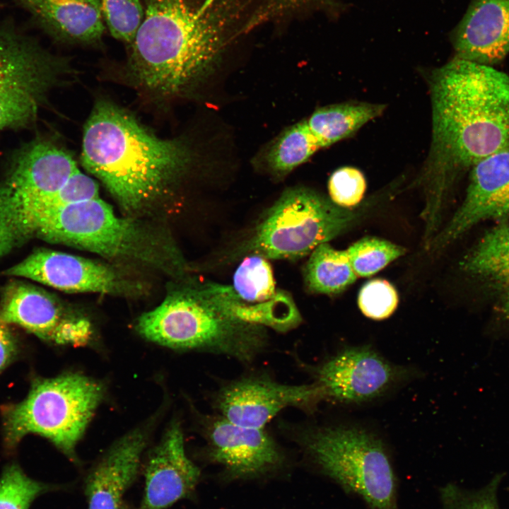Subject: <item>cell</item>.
<instances>
[{"label": "cell", "mask_w": 509, "mask_h": 509, "mask_svg": "<svg viewBox=\"0 0 509 509\" xmlns=\"http://www.w3.org/2000/svg\"><path fill=\"white\" fill-rule=\"evenodd\" d=\"M433 134L423 175L421 216L440 227L449 192L476 163L509 148V76L491 66L454 57L430 78Z\"/></svg>", "instance_id": "6da1fadb"}, {"label": "cell", "mask_w": 509, "mask_h": 509, "mask_svg": "<svg viewBox=\"0 0 509 509\" xmlns=\"http://www.w3.org/2000/svg\"><path fill=\"white\" fill-rule=\"evenodd\" d=\"M247 1L144 0V17L129 45L131 76L158 96L192 88L220 60Z\"/></svg>", "instance_id": "7a4b0ae2"}, {"label": "cell", "mask_w": 509, "mask_h": 509, "mask_svg": "<svg viewBox=\"0 0 509 509\" xmlns=\"http://www.w3.org/2000/svg\"><path fill=\"white\" fill-rule=\"evenodd\" d=\"M81 160L127 213L146 211L186 172L187 145L155 135L116 104L96 103L83 129Z\"/></svg>", "instance_id": "3957f363"}, {"label": "cell", "mask_w": 509, "mask_h": 509, "mask_svg": "<svg viewBox=\"0 0 509 509\" xmlns=\"http://www.w3.org/2000/svg\"><path fill=\"white\" fill-rule=\"evenodd\" d=\"M136 327L146 339L169 348L222 354L242 363L252 362L268 342L264 327L230 312L216 283L187 277L143 314Z\"/></svg>", "instance_id": "277c9868"}, {"label": "cell", "mask_w": 509, "mask_h": 509, "mask_svg": "<svg viewBox=\"0 0 509 509\" xmlns=\"http://www.w3.org/2000/svg\"><path fill=\"white\" fill-rule=\"evenodd\" d=\"M35 236L161 271L178 281L187 277V262L170 234L131 216H118L100 197L49 216L40 223Z\"/></svg>", "instance_id": "5b68a950"}, {"label": "cell", "mask_w": 509, "mask_h": 509, "mask_svg": "<svg viewBox=\"0 0 509 509\" xmlns=\"http://www.w3.org/2000/svg\"><path fill=\"white\" fill-rule=\"evenodd\" d=\"M103 394V386L77 373L33 381L28 396L6 408V443L15 446L30 433L43 436L74 462L75 447Z\"/></svg>", "instance_id": "8992f818"}, {"label": "cell", "mask_w": 509, "mask_h": 509, "mask_svg": "<svg viewBox=\"0 0 509 509\" xmlns=\"http://www.w3.org/2000/svg\"><path fill=\"white\" fill-rule=\"evenodd\" d=\"M364 211L339 206L310 189H289L266 212L240 250L267 259H299L350 229Z\"/></svg>", "instance_id": "52a82bcc"}, {"label": "cell", "mask_w": 509, "mask_h": 509, "mask_svg": "<svg viewBox=\"0 0 509 509\" xmlns=\"http://www.w3.org/2000/svg\"><path fill=\"white\" fill-rule=\"evenodd\" d=\"M307 452L326 475L372 509H398L397 479L378 436L353 426L317 428L304 438Z\"/></svg>", "instance_id": "ba28073f"}, {"label": "cell", "mask_w": 509, "mask_h": 509, "mask_svg": "<svg viewBox=\"0 0 509 509\" xmlns=\"http://www.w3.org/2000/svg\"><path fill=\"white\" fill-rule=\"evenodd\" d=\"M67 68L66 59L11 23H0V131L33 126Z\"/></svg>", "instance_id": "9c48e42d"}, {"label": "cell", "mask_w": 509, "mask_h": 509, "mask_svg": "<svg viewBox=\"0 0 509 509\" xmlns=\"http://www.w3.org/2000/svg\"><path fill=\"white\" fill-rule=\"evenodd\" d=\"M79 170L71 153L45 137L21 146L0 182V230L33 203L59 191Z\"/></svg>", "instance_id": "30bf717a"}, {"label": "cell", "mask_w": 509, "mask_h": 509, "mask_svg": "<svg viewBox=\"0 0 509 509\" xmlns=\"http://www.w3.org/2000/svg\"><path fill=\"white\" fill-rule=\"evenodd\" d=\"M66 292L132 296L141 294V282L106 263L50 250H37L2 272Z\"/></svg>", "instance_id": "8fae6325"}, {"label": "cell", "mask_w": 509, "mask_h": 509, "mask_svg": "<svg viewBox=\"0 0 509 509\" xmlns=\"http://www.w3.org/2000/svg\"><path fill=\"white\" fill-rule=\"evenodd\" d=\"M0 319L60 345L84 346L93 337L91 323L84 315L47 291L18 281L2 290Z\"/></svg>", "instance_id": "7c38bea8"}, {"label": "cell", "mask_w": 509, "mask_h": 509, "mask_svg": "<svg viewBox=\"0 0 509 509\" xmlns=\"http://www.w3.org/2000/svg\"><path fill=\"white\" fill-rule=\"evenodd\" d=\"M216 287L226 308L242 320L278 331L300 322L292 297L277 288L271 264L262 256L246 257L235 270L233 285L216 283Z\"/></svg>", "instance_id": "4fadbf2b"}, {"label": "cell", "mask_w": 509, "mask_h": 509, "mask_svg": "<svg viewBox=\"0 0 509 509\" xmlns=\"http://www.w3.org/2000/svg\"><path fill=\"white\" fill-rule=\"evenodd\" d=\"M325 399L322 387L312 385H286L266 378H245L223 387L216 406L228 421L245 427L264 428L288 407L310 410Z\"/></svg>", "instance_id": "5bb4252c"}, {"label": "cell", "mask_w": 509, "mask_h": 509, "mask_svg": "<svg viewBox=\"0 0 509 509\" xmlns=\"http://www.w3.org/2000/svg\"><path fill=\"white\" fill-rule=\"evenodd\" d=\"M408 371L390 363L368 346L339 352L317 370L325 398L343 403L374 399L406 378Z\"/></svg>", "instance_id": "9a60e30c"}, {"label": "cell", "mask_w": 509, "mask_h": 509, "mask_svg": "<svg viewBox=\"0 0 509 509\" xmlns=\"http://www.w3.org/2000/svg\"><path fill=\"white\" fill-rule=\"evenodd\" d=\"M509 216V148L496 152L469 170L464 201L428 249L443 250L478 223Z\"/></svg>", "instance_id": "2e32d148"}, {"label": "cell", "mask_w": 509, "mask_h": 509, "mask_svg": "<svg viewBox=\"0 0 509 509\" xmlns=\"http://www.w3.org/2000/svg\"><path fill=\"white\" fill-rule=\"evenodd\" d=\"M204 424L209 457L232 477L259 476L283 463L279 447L264 428L239 426L220 415L205 419Z\"/></svg>", "instance_id": "e0dca14e"}, {"label": "cell", "mask_w": 509, "mask_h": 509, "mask_svg": "<svg viewBox=\"0 0 509 509\" xmlns=\"http://www.w3.org/2000/svg\"><path fill=\"white\" fill-rule=\"evenodd\" d=\"M140 509H165L194 490L199 468L187 456L180 425L174 423L150 452Z\"/></svg>", "instance_id": "ac0fdd59"}, {"label": "cell", "mask_w": 509, "mask_h": 509, "mask_svg": "<svg viewBox=\"0 0 509 509\" xmlns=\"http://www.w3.org/2000/svg\"><path fill=\"white\" fill-rule=\"evenodd\" d=\"M455 57L493 66L509 54V0H472L453 35Z\"/></svg>", "instance_id": "d6986e66"}, {"label": "cell", "mask_w": 509, "mask_h": 509, "mask_svg": "<svg viewBox=\"0 0 509 509\" xmlns=\"http://www.w3.org/2000/svg\"><path fill=\"white\" fill-rule=\"evenodd\" d=\"M146 435L134 431L117 442L85 479L88 509H121L125 492L135 481Z\"/></svg>", "instance_id": "ffe728a7"}, {"label": "cell", "mask_w": 509, "mask_h": 509, "mask_svg": "<svg viewBox=\"0 0 509 509\" xmlns=\"http://www.w3.org/2000/svg\"><path fill=\"white\" fill-rule=\"evenodd\" d=\"M56 41L95 45L105 33L100 0H13Z\"/></svg>", "instance_id": "44dd1931"}, {"label": "cell", "mask_w": 509, "mask_h": 509, "mask_svg": "<svg viewBox=\"0 0 509 509\" xmlns=\"http://www.w3.org/2000/svg\"><path fill=\"white\" fill-rule=\"evenodd\" d=\"M462 271L488 289L505 293L509 290V220L488 230L460 262Z\"/></svg>", "instance_id": "7402d4cb"}, {"label": "cell", "mask_w": 509, "mask_h": 509, "mask_svg": "<svg viewBox=\"0 0 509 509\" xmlns=\"http://www.w3.org/2000/svg\"><path fill=\"white\" fill-rule=\"evenodd\" d=\"M384 110L380 104L343 103L319 108L305 121L322 148L351 135Z\"/></svg>", "instance_id": "603a6c76"}, {"label": "cell", "mask_w": 509, "mask_h": 509, "mask_svg": "<svg viewBox=\"0 0 509 509\" xmlns=\"http://www.w3.org/2000/svg\"><path fill=\"white\" fill-rule=\"evenodd\" d=\"M346 251L337 250L328 242L318 245L303 269L306 288L315 293L337 294L356 279Z\"/></svg>", "instance_id": "cb8c5ba5"}, {"label": "cell", "mask_w": 509, "mask_h": 509, "mask_svg": "<svg viewBox=\"0 0 509 509\" xmlns=\"http://www.w3.org/2000/svg\"><path fill=\"white\" fill-rule=\"evenodd\" d=\"M320 148L303 119L285 130L273 143L266 156L267 164L275 175H285Z\"/></svg>", "instance_id": "d4e9b609"}, {"label": "cell", "mask_w": 509, "mask_h": 509, "mask_svg": "<svg viewBox=\"0 0 509 509\" xmlns=\"http://www.w3.org/2000/svg\"><path fill=\"white\" fill-rule=\"evenodd\" d=\"M346 251L357 276H370L405 252L399 245L373 237L358 240Z\"/></svg>", "instance_id": "484cf974"}, {"label": "cell", "mask_w": 509, "mask_h": 509, "mask_svg": "<svg viewBox=\"0 0 509 509\" xmlns=\"http://www.w3.org/2000/svg\"><path fill=\"white\" fill-rule=\"evenodd\" d=\"M53 488L29 478L18 465H9L0 478V509H28L36 497Z\"/></svg>", "instance_id": "4316f807"}, {"label": "cell", "mask_w": 509, "mask_h": 509, "mask_svg": "<svg viewBox=\"0 0 509 509\" xmlns=\"http://www.w3.org/2000/svg\"><path fill=\"white\" fill-rule=\"evenodd\" d=\"M105 23L112 37L129 45L144 17L140 0H100Z\"/></svg>", "instance_id": "83f0119b"}, {"label": "cell", "mask_w": 509, "mask_h": 509, "mask_svg": "<svg viewBox=\"0 0 509 509\" xmlns=\"http://www.w3.org/2000/svg\"><path fill=\"white\" fill-rule=\"evenodd\" d=\"M501 477L497 475L486 486L473 491L447 486L442 491L445 509H499L498 489Z\"/></svg>", "instance_id": "f1b7e54d"}, {"label": "cell", "mask_w": 509, "mask_h": 509, "mask_svg": "<svg viewBox=\"0 0 509 509\" xmlns=\"http://www.w3.org/2000/svg\"><path fill=\"white\" fill-rule=\"evenodd\" d=\"M358 303L366 317L383 320L390 316L396 309L398 296L394 288L388 281L374 279L361 288Z\"/></svg>", "instance_id": "f546056e"}, {"label": "cell", "mask_w": 509, "mask_h": 509, "mask_svg": "<svg viewBox=\"0 0 509 509\" xmlns=\"http://www.w3.org/2000/svg\"><path fill=\"white\" fill-rule=\"evenodd\" d=\"M366 182L363 173L353 167L335 170L328 182L330 199L337 205L350 208L358 204L363 197Z\"/></svg>", "instance_id": "4dcf8cb0"}, {"label": "cell", "mask_w": 509, "mask_h": 509, "mask_svg": "<svg viewBox=\"0 0 509 509\" xmlns=\"http://www.w3.org/2000/svg\"><path fill=\"white\" fill-rule=\"evenodd\" d=\"M319 0H262L247 21L249 29L305 8Z\"/></svg>", "instance_id": "1f68e13d"}, {"label": "cell", "mask_w": 509, "mask_h": 509, "mask_svg": "<svg viewBox=\"0 0 509 509\" xmlns=\"http://www.w3.org/2000/svg\"><path fill=\"white\" fill-rule=\"evenodd\" d=\"M17 351L14 336L7 324L0 319V373L13 361Z\"/></svg>", "instance_id": "d6a6232c"}, {"label": "cell", "mask_w": 509, "mask_h": 509, "mask_svg": "<svg viewBox=\"0 0 509 509\" xmlns=\"http://www.w3.org/2000/svg\"><path fill=\"white\" fill-rule=\"evenodd\" d=\"M497 312L500 319L509 324V290L503 293L498 305Z\"/></svg>", "instance_id": "836d02e7"}, {"label": "cell", "mask_w": 509, "mask_h": 509, "mask_svg": "<svg viewBox=\"0 0 509 509\" xmlns=\"http://www.w3.org/2000/svg\"><path fill=\"white\" fill-rule=\"evenodd\" d=\"M121 509H131V508L129 505L124 503L122 505Z\"/></svg>", "instance_id": "e575fe53"}]
</instances>
